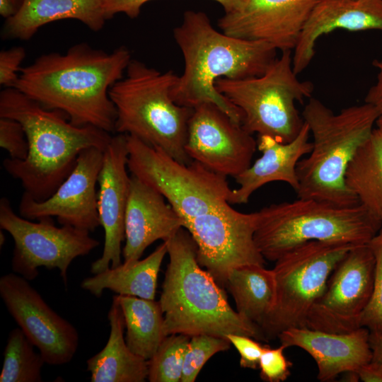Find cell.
I'll list each match as a JSON object with an SVG mask.
<instances>
[{"mask_svg":"<svg viewBox=\"0 0 382 382\" xmlns=\"http://www.w3.org/2000/svg\"><path fill=\"white\" fill-rule=\"evenodd\" d=\"M132 59L127 47L111 52L80 42L66 53L43 54L22 67L13 88L76 126L115 132L116 109L109 96Z\"/></svg>","mask_w":382,"mask_h":382,"instance_id":"1","label":"cell"},{"mask_svg":"<svg viewBox=\"0 0 382 382\" xmlns=\"http://www.w3.org/2000/svg\"><path fill=\"white\" fill-rule=\"evenodd\" d=\"M173 37L184 59L183 72L171 90L174 102L190 108L214 103L242 125V112L217 91L215 82L262 75L277 58V50L218 31L202 11H186Z\"/></svg>","mask_w":382,"mask_h":382,"instance_id":"2","label":"cell"},{"mask_svg":"<svg viewBox=\"0 0 382 382\" xmlns=\"http://www.w3.org/2000/svg\"><path fill=\"white\" fill-rule=\"evenodd\" d=\"M0 117L19 122L28 142L27 157L5 158L4 168L37 202L56 191L83 150L94 147L104 151L112 137L92 125H74L63 112L47 109L15 88L1 91Z\"/></svg>","mask_w":382,"mask_h":382,"instance_id":"3","label":"cell"},{"mask_svg":"<svg viewBox=\"0 0 382 382\" xmlns=\"http://www.w3.org/2000/svg\"><path fill=\"white\" fill-rule=\"evenodd\" d=\"M169 263L162 285L160 304L163 332L193 336L207 334L226 338L243 335L265 339L261 328L229 305L225 291L197 260V245L183 228L166 241Z\"/></svg>","mask_w":382,"mask_h":382,"instance_id":"4","label":"cell"},{"mask_svg":"<svg viewBox=\"0 0 382 382\" xmlns=\"http://www.w3.org/2000/svg\"><path fill=\"white\" fill-rule=\"evenodd\" d=\"M301 115L309 127L313 146L296 167L298 198L342 206L359 203L346 185V172L357 150L370 137L380 113L365 102L335 113L311 97Z\"/></svg>","mask_w":382,"mask_h":382,"instance_id":"5","label":"cell"},{"mask_svg":"<svg viewBox=\"0 0 382 382\" xmlns=\"http://www.w3.org/2000/svg\"><path fill=\"white\" fill-rule=\"evenodd\" d=\"M178 78L172 70L161 72L132 59L109 96L116 109L115 132L135 137L188 164L192 160L185 146L192 108L171 97Z\"/></svg>","mask_w":382,"mask_h":382,"instance_id":"6","label":"cell"},{"mask_svg":"<svg viewBox=\"0 0 382 382\" xmlns=\"http://www.w3.org/2000/svg\"><path fill=\"white\" fill-rule=\"evenodd\" d=\"M257 214L254 240L265 259L273 262L309 241L368 244L382 226L360 203L342 206L298 198L270 204Z\"/></svg>","mask_w":382,"mask_h":382,"instance_id":"7","label":"cell"},{"mask_svg":"<svg viewBox=\"0 0 382 382\" xmlns=\"http://www.w3.org/2000/svg\"><path fill=\"white\" fill-rule=\"evenodd\" d=\"M291 52H282L261 76L220 78L215 82L217 91L241 110L242 127L251 134L268 135L286 143L298 135L304 124L296 103L311 98L313 84L297 78Z\"/></svg>","mask_w":382,"mask_h":382,"instance_id":"8","label":"cell"},{"mask_svg":"<svg viewBox=\"0 0 382 382\" xmlns=\"http://www.w3.org/2000/svg\"><path fill=\"white\" fill-rule=\"evenodd\" d=\"M354 246L346 243L309 241L279 257L272 269L275 303L261 328L265 336L277 337L289 328H306L308 313L323 294L332 272Z\"/></svg>","mask_w":382,"mask_h":382,"instance_id":"9","label":"cell"},{"mask_svg":"<svg viewBox=\"0 0 382 382\" xmlns=\"http://www.w3.org/2000/svg\"><path fill=\"white\" fill-rule=\"evenodd\" d=\"M34 222L16 214L6 197L0 200V227L10 233L14 248L11 267L13 272L27 280L38 275V268H57L65 286L67 272L73 260L88 255L100 242L86 230L69 225H54L52 217Z\"/></svg>","mask_w":382,"mask_h":382,"instance_id":"10","label":"cell"},{"mask_svg":"<svg viewBox=\"0 0 382 382\" xmlns=\"http://www.w3.org/2000/svg\"><path fill=\"white\" fill-rule=\"evenodd\" d=\"M375 256L369 245L352 248L338 262L320 297L311 308L306 328L333 333L360 328L371 296Z\"/></svg>","mask_w":382,"mask_h":382,"instance_id":"11","label":"cell"},{"mask_svg":"<svg viewBox=\"0 0 382 382\" xmlns=\"http://www.w3.org/2000/svg\"><path fill=\"white\" fill-rule=\"evenodd\" d=\"M0 296L46 364L62 365L71 361L79 346L76 328L52 310L28 280L15 272L1 276Z\"/></svg>","mask_w":382,"mask_h":382,"instance_id":"12","label":"cell"},{"mask_svg":"<svg viewBox=\"0 0 382 382\" xmlns=\"http://www.w3.org/2000/svg\"><path fill=\"white\" fill-rule=\"evenodd\" d=\"M257 146L253 134L216 104L192 108L185 146L191 160L235 178L250 167Z\"/></svg>","mask_w":382,"mask_h":382,"instance_id":"13","label":"cell"},{"mask_svg":"<svg viewBox=\"0 0 382 382\" xmlns=\"http://www.w3.org/2000/svg\"><path fill=\"white\" fill-rule=\"evenodd\" d=\"M103 158L99 149L83 150L72 171L49 198L37 202L23 192L19 214L33 221L55 216L61 225L94 231L100 226L96 185Z\"/></svg>","mask_w":382,"mask_h":382,"instance_id":"14","label":"cell"},{"mask_svg":"<svg viewBox=\"0 0 382 382\" xmlns=\"http://www.w3.org/2000/svg\"><path fill=\"white\" fill-rule=\"evenodd\" d=\"M319 1L245 0L239 8L225 12L217 25L228 35L292 51Z\"/></svg>","mask_w":382,"mask_h":382,"instance_id":"15","label":"cell"},{"mask_svg":"<svg viewBox=\"0 0 382 382\" xmlns=\"http://www.w3.org/2000/svg\"><path fill=\"white\" fill-rule=\"evenodd\" d=\"M127 158L126 135L112 136L103 151L98 178V212L105 239L101 256L91 266L93 274L122 263V242L125 240V216L130 180Z\"/></svg>","mask_w":382,"mask_h":382,"instance_id":"16","label":"cell"},{"mask_svg":"<svg viewBox=\"0 0 382 382\" xmlns=\"http://www.w3.org/2000/svg\"><path fill=\"white\" fill-rule=\"evenodd\" d=\"M369 334L364 327L346 333L291 328L281 332L277 337L286 348L297 347L308 353L317 364V378L327 382L340 374L357 372L372 360Z\"/></svg>","mask_w":382,"mask_h":382,"instance_id":"17","label":"cell"},{"mask_svg":"<svg viewBox=\"0 0 382 382\" xmlns=\"http://www.w3.org/2000/svg\"><path fill=\"white\" fill-rule=\"evenodd\" d=\"M183 225V219L160 192L137 177L130 176L123 262L139 260L150 245L157 240L167 241Z\"/></svg>","mask_w":382,"mask_h":382,"instance_id":"18","label":"cell"},{"mask_svg":"<svg viewBox=\"0 0 382 382\" xmlns=\"http://www.w3.org/2000/svg\"><path fill=\"white\" fill-rule=\"evenodd\" d=\"M336 29L382 31V0H320L294 49L292 66L296 75L312 61L318 39Z\"/></svg>","mask_w":382,"mask_h":382,"instance_id":"19","label":"cell"},{"mask_svg":"<svg viewBox=\"0 0 382 382\" xmlns=\"http://www.w3.org/2000/svg\"><path fill=\"white\" fill-rule=\"evenodd\" d=\"M310 134L309 127L304 122L298 135L286 143L278 141L268 135H259L257 144L262 156L235 177L239 187L232 190L230 204L247 203L257 189L274 181L286 183L296 191L299 185L298 163L312 149Z\"/></svg>","mask_w":382,"mask_h":382,"instance_id":"20","label":"cell"},{"mask_svg":"<svg viewBox=\"0 0 382 382\" xmlns=\"http://www.w3.org/2000/svg\"><path fill=\"white\" fill-rule=\"evenodd\" d=\"M105 0H23L19 11L6 19L1 37L5 40H28L47 23L65 20H78L93 31L98 32L108 20Z\"/></svg>","mask_w":382,"mask_h":382,"instance_id":"21","label":"cell"},{"mask_svg":"<svg viewBox=\"0 0 382 382\" xmlns=\"http://www.w3.org/2000/svg\"><path fill=\"white\" fill-rule=\"evenodd\" d=\"M110 331L102 350L86 361L91 382H144L148 379L149 361L128 347L124 316L118 296L112 297L108 314Z\"/></svg>","mask_w":382,"mask_h":382,"instance_id":"22","label":"cell"},{"mask_svg":"<svg viewBox=\"0 0 382 382\" xmlns=\"http://www.w3.org/2000/svg\"><path fill=\"white\" fill-rule=\"evenodd\" d=\"M168 253L165 242L144 260L110 267L103 272L85 278L81 283L83 289L100 297L105 289L118 295H129L146 299H155L157 279L163 260Z\"/></svg>","mask_w":382,"mask_h":382,"instance_id":"23","label":"cell"},{"mask_svg":"<svg viewBox=\"0 0 382 382\" xmlns=\"http://www.w3.org/2000/svg\"><path fill=\"white\" fill-rule=\"evenodd\" d=\"M226 286L234 299L236 311L262 328L275 303L276 282L272 270L256 265L235 268Z\"/></svg>","mask_w":382,"mask_h":382,"instance_id":"24","label":"cell"},{"mask_svg":"<svg viewBox=\"0 0 382 382\" xmlns=\"http://www.w3.org/2000/svg\"><path fill=\"white\" fill-rule=\"evenodd\" d=\"M345 183L359 202L382 221V129L374 128L357 150Z\"/></svg>","mask_w":382,"mask_h":382,"instance_id":"25","label":"cell"},{"mask_svg":"<svg viewBox=\"0 0 382 382\" xmlns=\"http://www.w3.org/2000/svg\"><path fill=\"white\" fill-rule=\"evenodd\" d=\"M127 329L125 341L135 354L149 361L166 337L159 301L118 295Z\"/></svg>","mask_w":382,"mask_h":382,"instance_id":"26","label":"cell"},{"mask_svg":"<svg viewBox=\"0 0 382 382\" xmlns=\"http://www.w3.org/2000/svg\"><path fill=\"white\" fill-rule=\"evenodd\" d=\"M20 328L8 334L4 352L0 382H41L42 368L46 364L40 353L34 350Z\"/></svg>","mask_w":382,"mask_h":382,"instance_id":"27","label":"cell"},{"mask_svg":"<svg viewBox=\"0 0 382 382\" xmlns=\"http://www.w3.org/2000/svg\"><path fill=\"white\" fill-rule=\"evenodd\" d=\"M190 336L172 334L166 336L153 357L149 360L150 382H179L184 357Z\"/></svg>","mask_w":382,"mask_h":382,"instance_id":"28","label":"cell"},{"mask_svg":"<svg viewBox=\"0 0 382 382\" xmlns=\"http://www.w3.org/2000/svg\"><path fill=\"white\" fill-rule=\"evenodd\" d=\"M231 342L227 338L207 334L190 337L183 362L181 382H194L206 362L215 354L228 350Z\"/></svg>","mask_w":382,"mask_h":382,"instance_id":"29","label":"cell"},{"mask_svg":"<svg viewBox=\"0 0 382 382\" xmlns=\"http://www.w3.org/2000/svg\"><path fill=\"white\" fill-rule=\"evenodd\" d=\"M369 245L375 256L373 289L360 318V327L371 333H382V226Z\"/></svg>","mask_w":382,"mask_h":382,"instance_id":"30","label":"cell"},{"mask_svg":"<svg viewBox=\"0 0 382 382\" xmlns=\"http://www.w3.org/2000/svg\"><path fill=\"white\" fill-rule=\"evenodd\" d=\"M285 349L282 345L277 348L264 345L258 366L260 370V376L262 381L282 382L289 378L293 364L286 358L284 354Z\"/></svg>","mask_w":382,"mask_h":382,"instance_id":"31","label":"cell"},{"mask_svg":"<svg viewBox=\"0 0 382 382\" xmlns=\"http://www.w3.org/2000/svg\"><path fill=\"white\" fill-rule=\"evenodd\" d=\"M0 146L9 158L24 160L28 154V142L22 125L16 120L0 117Z\"/></svg>","mask_w":382,"mask_h":382,"instance_id":"32","label":"cell"},{"mask_svg":"<svg viewBox=\"0 0 382 382\" xmlns=\"http://www.w3.org/2000/svg\"><path fill=\"white\" fill-rule=\"evenodd\" d=\"M152 0H105V12L108 20L115 14L123 13L130 18H137L142 6ZM220 4L225 12L239 8L245 0H214Z\"/></svg>","mask_w":382,"mask_h":382,"instance_id":"33","label":"cell"},{"mask_svg":"<svg viewBox=\"0 0 382 382\" xmlns=\"http://www.w3.org/2000/svg\"><path fill=\"white\" fill-rule=\"evenodd\" d=\"M23 47L16 46L0 52V84L5 88H13L25 57Z\"/></svg>","mask_w":382,"mask_h":382,"instance_id":"34","label":"cell"},{"mask_svg":"<svg viewBox=\"0 0 382 382\" xmlns=\"http://www.w3.org/2000/svg\"><path fill=\"white\" fill-rule=\"evenodd\" d=\"M226 337L238 352L242 368L256 369L258 367L264 345L246 335L228 334Z\"/></svg>","mask_w":382,"mask_h":382,"instance_id":"35","label":"cell"},{"mask_svg":"<svg viewBox=\"0 0 382 382\" xmlns=\"http://www.w3.org/2000/svg\"><path fill=\"white\" fill-rule=\"evenodd\" d=\"M377 69L376 83L368 91L364 102L371 104L380 113L382 114V57L380 59H375L372 63Z\"/></svg>","mask_w":382,"mask_h":382,"instance_id":"36","label":"cell"},{"mask_svg":"<svg viewBox=\"0 0 382 382\" xmlns=\"http://www.w3.org/2000/svg\"><path fill=\"white\" fill-rule=\"evenodd\" d=\"M357 374L364 382H382V363L371 361L357 371Z\"/></svg>","mask_w":382,"mask_h":382,"instance_id":"37","label":"cell"},{"mask_svg":"<svg viewBox=\"0 0 382 382\" xmlns=\"http://www.w3.org/2000/svg\"><path fill=\"white\" fill-rule=\"evenodd\" d=\"M23 0H0V15L7 19L14 16L21 8Z\"/></svg>","mask_w":382,"mask_h":382,"instance_id":"38","label":"cell"},{"mask_svg":"<svg viewBox=\"0 0 382 382\" xmlns=\"http://www.w3.org/2000/svg\"><path fill=\"white\" fill-rule=\"evenodd\" d=\"M369 343L372 351V360L382 363V333L369 334Z\"/></svg>","mask_w":382,"mask_h":382,"instance_id":"39","label":"cell"},{"mask_svg":"<svg viewBox=\"0 0 382 382\" xmlns=\"http://www.w3.org/2000/svg\"><path fill=\"white\" fill-rule=\"evenodd\" d=\"M376 125L377 127L382 129V114L380 115L379 117H378L376 122Z\"/></svg>","mask_w":382,"mask_h":382,"instance_id":"40","label":"cell"},{"mask_svg":"<svg viewBox=\"0 0 382 382\" xmlns=\"http://www.w3.org/2000/svg\"><path fill=\"white\" fill-rule=\"evenodd\" d=\"M5 242V236L4 235V233H2V231H1L0 233V244L1 245H4Z\"/></svg>","mask_w":382,"mask_h":382,"instance_id":"41","label":"cell"}]
</instances>
